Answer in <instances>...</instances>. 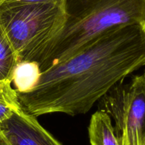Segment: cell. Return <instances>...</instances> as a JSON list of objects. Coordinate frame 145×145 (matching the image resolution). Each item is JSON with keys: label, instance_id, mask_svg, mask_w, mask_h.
<instances>
[{"label": "cell", "instance_id": "6da1fadb", "mask_svg": "<svg viewBox=\"0 0 145 145\" xmlns=\"http://www.w3.org/2000/svg\"><path fill=\"white\" fill-rule=\"evenodd\" d=\"M145 65V31L140 25L113 28L41 72L36 86L17 93L34 117L74 116L90 110L113 87Z\"/></svg>", "mask_w": 145, "mask_h": 145}, {"label": "cell", "instance_id": "7a4b0ae2", "mask_svg": "<svg viewBox=\"0 0 145 145\" xmlns=\"http://www.w3.org/2000/svg\"><path fill=\"white\" fill-rule=\"evenodd\" d=\"M65 20L34 60L41 72L113 28L145 24V0H65Z\"/></svg>", "mask_w": 145, "mask_h": 145}, {"label": "cell", "instance_id": "3957f363", "mask_svg": "<svg viewBox=\"0 0 145 145\" xmlns=\"http://www.w3.org/2000/svg\"><path fill=\"white\" fill-rule=\"evenodd\" d=\"M63 5L7 0L0 4V26L18 63L33 61L65 23Z\"/></svg>", "mask_w": 145, "mask_h": 145}, {"label": "cell", "instance_id": "277c9868", "mask_svg": "<svg viewBox=\"0 0 145 145\" xmlns=\"http://www.w3.org/2000/svg\"><path fill=\"white\" fill-rule=\"evenodd\" d=\"M100 110L114 122L122 145H145V80L136 75L119 82L100 100Z\"/></svg>", "mask_w": 145, "mask_h": 145}, {"label": "cell", "instance_id": "5b68a950", "mask_svg": "<svg viewBox=\"0 0 145 145\" xmlns=\"http://www.w3.org/2000/svg\"><path fill=\"white\" fill-rule=\"evenodd\" d=\"M0 132L11 145H62L22 107L0 123Z\"/></svg>", "mask_w": 145, "mask_h": 145}, {"label": "cell", "instance_id": "8992f818", "mask_svg": "<svg viewBox=\"0 0 145 145\" xmlns=\"http://www.w3.org/2000/svg\"><path fill=\"white\" fill-rule=\"evenodd\" d=\"M89 136L91 145H120L110 116L100 109L91 117Z\"/></svg>", "mask_w": 145, "mask_h": 145}, {"label": "cell", "instance_id": "52a82bcc", "mask_svg": "<svg viewBox=\"0 0 145 145\" xmlns=\"http://www.w3.org/2000/svg\"><path fill=\"white\" fill-rule=\"evenodd\" d=\"M41 71L39 65L34 61H23L17 63L14 74L12 82L17 93H25L36 86Z\"/></svg>", "mask_w": 145, "mask_h": 145}, {"label": "cell", "instance_id": "ba28073f", "mask_svg": "<svg viewBox=\"0 0 145 145\" xmlns=\"http://www.w3.org/2000/svg\"><path fill=\"white\" fill-rule=\"evenodd\" d=\"M18 63L16 53L0 26V81L12 83L13 74Z\"/></svg>", "mask_w": 145, "mask_h": 145}, {"label": "cell", "instance_id": "9c48e42d", "mask_svg": "<svg viewBox=\"0 0 145 145\" xmlns=\"http://www.w3.org/2000/svg\"><path fill=\"white\" fill-rule=\"evenodd\" d=\"M21 107L17 92L11 82L0 81V123L9 117L15 109Z\"/></svg>", "mask_w": 145, "mask_h": 145}, {"label": "cell", "instance_id": "30bf717a", "mask_svg": "<svg viewBox=\"0 0 145 145\" xmlns=\"http://www.w3.org/2000/svg\"><path fill=\"white\" fill-rule=\"evenodd\" d=\"M13 1H21V2L26 3H52V4H60V5L64 6L65 0H13Z\"/></svg>", "mask_w": 145, "mask_h": 145}, {"label": "cell", "instance_id": "8fae6325", "mask_svg": "<svg viewBox=\"0 0 145 145\" xmlns=\"http://www.w3.org/2000/svg\"><path fill=\"white\" fill-rule=\"evenodd\" d=\"M0 145H11L7 138L4 136V134L1 132H0Z\"/></svg>", "mask_w": 145, "mask_h": 145}, {"label": "cell", "instance_id": "7c38bea8", "mask_svg": "<svg viewBox=\"0 0 145 145\" xmlns=\"http://www.w3.org/2000/svg\"><path fill=\"white\" fill-rule=\"evenodd\" d=\"M7 1V0H0V4H1L2 2H4V1Z\"/></svg>", "mask_w": 145, "mask_h": 145}, {"label": "cell", "instance_id": "4fadbf2b", "mask_svg": "<svg viewBox=\"0 0 145 145\" xmlns=\"http://www.w3.org/2000/svg\"><path fill=\"white\" fill-rule=\"evenodd\" d=\"M142 28H143V29H144V31H145V24H144V26H142Z\"/></svg>", "mask_w": 145, "mask_h": 145}, {"label": "cell", "instance_id": "5bb4252c", "mask_svg": "<svg viewBox=\"0 0 145 145\" xmlns=\"http://www.w3.org/2000/svg\"><path fill=\"white\" fill-rule=\"evenodd\" d=\"M143 77H144V80H145V71H144V74H143Z\"/></svg>", "mask_w": 145, "mask_h": 145}, {"label": "cell", "instance_id": "9a60e30c", "mask_svg": "<svg viewBox=\"0 0 145 145\" xmlns=\"http://www.w3.org/2000/svg\"><path fill=\"white\" fill-rule=\"evenodd\" d=\"M120 145H122V144H120Z\"/></svg>", "mask_w": 145, "mask_h": 145}]
</instances>
